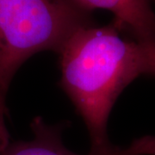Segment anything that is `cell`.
<instances>
[{"mask_svg":"<svg viewBox=\"0 0 155 155\" xmlns=\"http://www.w3.org/2000/svg\"><path fill=\"white\" fill-rule=\"evenodd\" d=\"M115 22L94 23L78 28L58 53L60 84L87 127L91 151H104L112 144L108 120L122 91L141 75V48L123 38Z\"/></svg>","mask_w":155,"mask_h":155,"instance_id":"obj_1","label":"cell"},{"mask_svg":"<svg viewBox=\"0 0 155 155\" xmlns=\"http://www.w3.org/2000/svg\"><path fill=\"white\" fill-rule=\"evenodd\" d=\"M90 14L72 0H0V96L28 58L58 54L78 28L93 24Z\"/></svg>","mask_w":155,"mask_h":155,"instance_id":"obj_2","label":"cell"},{"mask_svg":"<svg viewBox=\"0 0 155 155\" xmlns=\"http://www.w3.org/2000/svg\"><path fill=\"white\" fill-rule=\"evenodd\" d=\"M66 125H51L41 117H35L30 124L33 140L9 143L0 151V155H81L63 145L61 134ZM86 155H155V136L147 135L134 140L126 147L112 145L108 149L91 151Z\"/></svg>","mask_w":155,"mask_h":155,"instance_id":"obj_3","label":"cell"},{"mask_svg":"<svg viewBox=\"0 0 155 155\" xmlns=\"http://www.w3.org/2000/svg\"><path fill=\"white\" fill-rule=\"evenodd\" d=\"M79 8L91 12L97 9L110 11L114 22L134 41L155 43V0H72Z\"/></svg>","mask_w":155,"mask_h":155,"instance_id":"obj_4","label":"cell"},{"mask_svg":"<svg viewBox=\"0 0 155 155\" xmlns=\"http://www.w3.org/2000/svg\"><path fill=\"white\" fill-rule=\"evenodd\" d=\"M140 43L141 48V75L155 78V43Z\"/></svg>","mask_w":155,"mask_h":155,"instance_id":"obj_5","label":"cell"},{"mask_svg":"<svg viewBox=\"0 0 155 155\" xmlns=\"http://www.w3.org/2000/svg\"><path fill=\"white\" fill-rule=\"evenodd\" d=\"M5 98L0 96V151L10 143L5 125Z\"/></svg>","mask_w":155,"mask_h":155,"instance_id":"obj_6","label":"cell"}]
</instances>
